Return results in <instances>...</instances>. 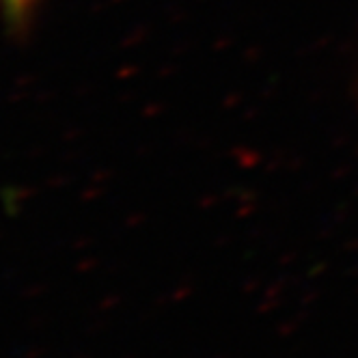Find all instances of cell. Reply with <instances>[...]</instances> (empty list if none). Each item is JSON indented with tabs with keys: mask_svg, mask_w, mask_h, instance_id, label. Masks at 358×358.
I'll return each mask as SVG.
<instances>
[{
	"mask_svg": "<svg viewBox=\"0 0 358 358\" xmlns=\"http://www.w3.org/2000/svg\"><path fill=\"white\" fill-rule=\"evenodd\" d=\"M7 3H9L11 7H17V9H20V7L27 5V0H7Z\"/></svg>",
	"mask_w": 358,
	"mask_h": 358,
	"instance_id": "2",
	"label": "cell"
},
{
	"mask_svg": "<svg viewBox=\"0 0 358 358\" xmlns=\"http://www.w3.org/2000/svg\"><path fill=\"white\" fill-rule=\"evenodd\" d=\"M43 324V317H33L31 320V328H39Z\"/></svg>",
	"mask_w": 358,
	"mask_h": 358,
	"instance_id": "3",
	"label": "cell"
},
{
	"mask_svg": "<svg viewBox=\"0 0 358 358\" xmlns=\"http://www.w3.org/2000/svg\"><path fill=\"white\" fill-rule=\"evenodd\" d=\"M43 348H29L27 352H24V358H39V356H43Z\"/></svg>",
	"mask_w": 358,
	"mask_h": 358,
	"instance_id": "1",
	"label": "cell"
}]
</instances>
